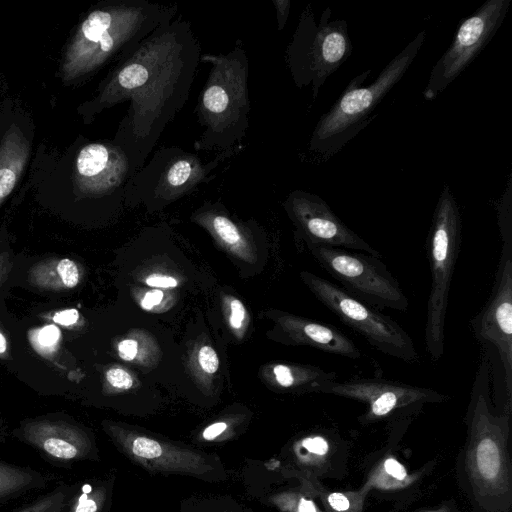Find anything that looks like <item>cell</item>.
Returning a JSON list of instances; mask_svg holds the SVG:
<instances>
[{"label": "cell", "mask_w": 512, "mask_h": 512, "mask_svg": "<svg viewBox=\"0 0 512 512\" xmlns=\"http://www.w3.org/2000/svg\"><path fill=\"white\" fill-rule=\"evenodd\" d=\"M230 310H231L230 317H229L230 325L233 328L238 329L242 326V322L245 318V314H246L245 307L241 303V301H239L238 299H233L230 303Z\"/></svg>", "instance_id": "cell-29"}, {"label": "cell", "mask_w": 512, "mask_h": 512, "mask_svg": "<svg viewBox=\"0 0 512 512\" xmlns=\"http://www.w3.org/2000/svg\"><path fill=\"white\" fill-rule=\"evenodd\" d=\"M35 124L12 98L0 103V207L21 183L33 158Z\"/></svg>", "instance_id": "cell-16"}, {"label": "cell", "mask_w": 512, "mask_h": 512, "mask_svg": "<svg viewBox=\"0 0 512 512\" xmlns=\"http://www.w3.org/2000/svg\"><path fill=\"white\" fill-rule=\"evenodd\" d=\"M146 284L152 287L170 288L176 287L177 281L170 276L152 275L146 279Z\"/></svg>", "instance_id": "cell-34"}, {"label": "cell", "mask_w": 512, "mask_h": 512, "mask_svg": "<svg viewBox=\"0 0 512 512\" xmlns=\"http://www.w3.org/2000/svg\"><path fill=\"white\" fill-rule=\"evenodd\" d=\"M105 431L125 455L151 472L202 476L213 470L208 459L197 451L112 424H106Z\"/></svg>", "instance_id": "cell-17"}, {"label": "cell", "mask_w": 512, "mask_h": 512, "mask_svg": "<svg viewBox=\"0 0 512 512\" xmlns=\"http://www.w3.org/2000/svg\"><path fill=\"white\" fill-rule=\"evenodd\" d=\"M276 11L277 29L282 31L286 25L290 12V0H272Z\"/></svg>", "instance_id": "cell-28"}, {"label": "cell", "mask_w": 512, "mask_h": 512, "mask_svg": "<svg viewBox=\"0 0 512 512\" xmlns=\"http://www.w3.org/2000/svg\"><path fill=\"white\" fill-rule=\"evenodd\" d=\"M178 11L176 3L148 0H104L93 5L81 16L63 48L57 73L62 85L85 84L175 19Z\"/></svg>", "instance_id": "cell-2"}, {"label": "cell", "mask_w": 512, "mask_h": 512, "mask_svg": "<svg viewBox=\"0 0 512 512\" xmlns=\"http://www.w3.org/2000/svg\"><path fill=\"white\" fill-rule=\"evenodd\" d=\"M109 485L103 481L75 483L65 512H102Z\"/></svg>", "instance_id": "cell-20"}, {"label": "cell", "mask_w": 512, "mask_h": 512, "mask_svg": "<svg viewBox=\"0 0 512 512\" xmlns=\"http://www.w3.org/2000/svg\"><path fill=\"white\" fill-rule=\"evenodd\" d=\"M209 65L195 113L202 128L194 142L197 151L216 153L242 145L249 128V61L241 40L227 53H204Z\"/></svg>", "instance_id": "cell-4"}, {"label": "cell", "mask_w": 512, "mask_h": 512, "mask_svg": "<svg viewBox=\"0 0 512 512\" xmlns=\"http://www.w3.org/2000/svg\"><path fill=\"white\" fill-rule=\"evenodd\" d=\"M56 475L0 459V506L48 487Z\"/></svg>", "instance_id": "cell-18"}, {"label": "cell", "mask_w": 512, "mask_h": 512, "mask_svg": "<svg viewBox=\"0 0 512 512\" xmlns=\"http://www.w3.org/2000/svg\"><path fill=\"white\" fill-rule=\"evenodd\" d=\"M512 177L509 175L505 191L497 203L498 224L504 241V248H512Z\"/></svg>", "instance_id": "cell-22"}, {"label": "cell", "mask_w": 512, "mask_h": 512, "mask_svg": "<svg viewBox=\"0 0 512 512\" xmlns=\"http://www.w3.org/2000/svg\"><path fill=\"white\" fill-rule=\"evenodd\" d=\"M285 207L312 247L324 246L360 251L381 258V254L350 229L318 195L292 191Z\"/></svg>", "instance_id": "cell-15"}, {"label": "cell", "mask_w": 512, "mask_h": 512, "mask_svg": "<svg viewBox=\"0 0 512 512\" xmlns=\"http://www.w3.org/2000/svg\"><path fill=\"white\" fill-rule=\"evenodd\" d=\"M420 31L380 72L375 81L362 86L370 70L354 78L323 114L309 141V151L329 158L341 150L375 117L374 110L402 79L425 42Z\"/></svg>", "instance_id": "cell-5"}, {"label": "cell", "mask_w": 512, "mask_h": 512, "mask_svg": "<svg viewBox=\"0 0 512 512\" xmlns=\"http://www.w3.org/2000/svg\"><path fill=\"white\" fill-rule=\"evenodd\" d=\"M228 429V424L224 421H218L210 424L202 431V439L213 441L220 437Z\"/></svg>", "instance_id": "cell-30"}, {"label": "cell", "mask_w": 512, "mask_h": 512, "mask_svg": "<svg viewBox=\"0 0 512 512\" xmlns=\"http://www.w3.org/2000/svg\"><path fill=\"white\" fill-rule=\"evenodd\" d=\"M330 507L338 512L347 511L350 508V501L342 493H330L327 496Z\"/></svg>", "instance_id": "cell-32"}, {"label": "cell", "mask_w": 512, "mask_h": 512, "mask_svg": "<svg viewBox=\"0 0 512 512\" xmlns=\"http://www.w3.org/2000/svg\"><path fill=\"white\" fill-rule=\"evenodd\" d=\"M314 391L363 402L368 407V418L386 417L396 410L441 402L447 398L434 389L378 378L325 381L317 384Z\"/></svg>", "instance_id": "cell-14"}, {"label": "cell", "mask_w": 512, "mask_h": 512, "mask_svg": "<svg viewBox=\"0 0 512 512\" xmlns=\"http://www.w3.org/2000/svg\"><path fill=\"white\" fill-rule=\"evenodd\" d=\"M510 4L511 0H487L460 22L451 44L430 72L423 91L425 100H434L472 63L498 31Z\"/></svg>", "instance_id": "cell-11"}, {"label": "cell", "mask_w": 512, "mask_h": 512, "mask_svg": "<svg viewBox=\"0 0 512 512\" xmlns=\"http://www.w3.org/2000/svg\"><path fill=\"white\" fill-rule=\"evenodd\" d=\"M384 469L397 480H403L407 476L405 468L394 458H388L384 462Z\"/></svg>", "instance_id": "cell-33"}, {"label": "cell", "mask_w": 512, "mask_h": 512, "mask_svg": "<svg viewBox=\"0 0 512 512\" xmlns=\"http://www.w3.org/2000/svg\"><path fill=\"white\" fill-rule=\"evenodd\" d=\"M138 351V344L133 339L122 340L118 344V352L122 359L131 361L135 358Z\"/></svg>", "instance_id": "cell-31"}, {"label": "cell", "mask_w": 512, "mask_h": 512, "mask_svg": "<svg viewBox=\"0 0 512 512\" xmlns=\"http://www.w3.org/2000/svg\"><path fill=\"white\" fill-rule=\"evenodd\" d=\"M326 8L316 22L311 5L302 11L296 30L287 46L285 59L298 88L311 86L313 98L328 77L347 60L352 52L345 20L330 21Z\"/></svg>", "instance_id": "cell-8"}, {"label": "cell", "mask_w": 512, "mask_h": 512, "mask_svg": "<svg viewBox=\"0 0 512 512\" xmlns=\"http://www.w3.org/2000/svg\"><path fill=\"white\" fill-rule=\"evenodd\" d=\"M9 356L8 338L6 333L0 328V359H8Z\"/></svg>", "instance_id": "cell-37"}, {"label": "cell", "mask_w": 512, "mask_h": 512, "mask_svg": "<svg viewBox=\"0 0 512 512\" xmlns=\"http://www.w3.org/2000/svg\"><path fill=\"white\" fill-rule=\"evenodd\" d=\"M304 280L328 310L374 349L409 364L418 361L419 354L411 336L395 320L355 299L325 278L305 273Z\"/></svg>", "instance_id": "cell-9"}, {"label": "cell", "mask_w": 512, "mask_h": 512, "mask_svg": "<svg viewBox=\"0 0 512 512\" xmlns=\"http://www.w3.org/2000/svg\"><path fill=\"white\" fill-rule=\"evenodd\" d=\"M475 337L494 346L504 369L509 401L512 395V248H504L490 297L471 320Z\"/></svg>", "instance_id": "cell-13"}, {"label": "cell", "mask_w": 512, "mask_h": 512, "mask_svg": "<svg viewBox=\"0 0 512 512\" xmlns=\"http://www.w3.org/2000/svg\"><path fill=\"white\" fill-rule=\"evenodd\" d=\"M271 501L284 512H320L314 502L292 492L276 494Z\"/></svg>", "instance_id": "cell-23"}, {"label": "cell", "mask_w": 512, "mask_h": 512, "mask_svg": "<svg viewBox=\"0 0 512 512\" xmlns=\"http://www.w3.org/2000/svg\"><path fill=\"white\" fill-rule=\"evenodd\" d=\"M6 437L3 418L0 415V443H3Z\"/></svg>", "instance_id": "cell-38"}, {"label": "cell", "mask_w": 512, "mask_h": 512, "mask_svg": "<svg viewBox=\"0 0 512 512\" xmlns=\"http://www.w3.org/2000/svg\"><path fill=\"white\" fill-rule=\"evenodd\" d=\"M243 145L216 153L205 161L198 154L178 146H163L129 179L125 188L128 203L161 205L176 200L214 178V171Z\"/></svg>", "instance_id": "cell-7"}, {"label": "cell", "mask_w": 512, "mask_h": 512, "mask_svg": "<svg viewBox=\"0 0 512 512\" xmlns=\"http://www.w3.org/2000/svg\"><path fill=\"white\" fill-rule=\"evenodd\" d=\"M200 56L190 23L177 16L117 61L92 97L77 106V115L88 125L105 110L128 102L112 140L136 172L189 99Z\"/></svg>", "instance_id": "cell-1"}, {"label": "cell", "mask_w": 512, "mask_h": 512, "mask_svg": "<svg viewBox=\"0 0 512 512\" xmlns=\"http://www.w3.org/2000/svg\"><path fill=\"white\" fill-rule=\"evenodd\" d=\"M12 268V258L8 252L0 248V285L7 279Z\"/></svg>", "instance_id": "cell-35"}, {"label": "cell", "mask_w": 512, "mask_h": 512, "mask_svg": "<svg viewBox=\"0 0 512 512\" xmlns=\"http://www.w3.org/2000/svg\"><path fill=\"white\" fill-rule=\"evenodd\" d=\"M31 184L38 191H64L74 203H114L125 200V188L135 173L126 153L111 140L79 135L54 159L36 152Z\"/></svg>", "instance_id": "cell-3"}, {"label": "cell", "mask_w": 512, "mask_h": 512, "mask_svg": "<svg viewBox=\"0 0 512 512\" xmlns=\"http://www.w3.org/2000/svg\"><path fill=\"white\" fill-rule=\"evenodd\" d=\"M198 360L201 368L209 373H215L219 367V360L216 352L210 346H203L198 353Z\"/></svg>", "instance_id": "cell-26"}, {"label": "cell", "mask_w": 512, "mask_h": 512, "mask_svg": "<svg viewBox=\"0 0 512 512\" xmlns=\"http://www.w3.org/2000/svg\"><path fill=\"white\" fill-rule=\"evenodd\" d=\"M11 435L56 467L70 468L77 462L97 458L93 435L65 414L23 419Z\"/></svg>", "instance_id": "cell-12"}, {"label": "cell", "mask_w": 512, "mask_h": 512, "mask_svg": "<svg viewBox=\"0 0 512 512\" xmlns=\"http://www.w3.org/2000/svg\"><path fill=\"white\" fill-rule=\"evenodd\" d=\"M462 222L448 184L438 198L427 237L431 288L424 330L426 350L433 361L444 354V326L451 280L461 245Z\"/></svg>", "instance_id": "cell-6"}, {"label": "cell", "mask_w": 512, "mask_h": 512, "mask_svg": "<svg viewBox=\"0 0 512 512\" xmlns=\"http://www.w3.org/2000/svg\"><path fill=\"white\" fill-rule=\"evenodd\" d=\"M74 484L61 482L14 512H65Z\"/></svg>", "instance_id": "cell-21"}, {"label": "cell", "mask_w": 512, "mask_h": 512, "mask_svg": "<svg viewBox=\"0 0 512 512\" xmlns=\"http://www.w3.org/2000/svg\"><path fill=\"white\" fill-rule=\"evenodd\" d=\"M27 278L32 286L39 289L65 291L79 284L81 270L73 259L52 257L35 263L29 269Z\"/></svg>", "instance_id": "cell-19"}, {"label": "cell", "mask_w": 512, "mask_h": 512, "mask_svg": "<svg viewBox=\"0 0 512 512\" xmlns=\"http://www.w3.org/2000/svg\"><path fill=\"white\" fill-rule=\"evenodd\" d=\"M106 380L108 383L119 389H129L133 385L131 375L121 368H111L106 372Z\"/></svg>", "instance_id": "cell-25"}, {"label": "cell", "mask_w": 512, "mask_h": 512, "mask_svg": "<svg viewBox=\"0 0 512 512\" xmlns=\"http://www.w3.org/2000/svg\"><path fill=\"white\" fill-rule=\"evenodd\" d=\"M163 299V292L160 290L149 291L141 301V306L145 310H150L158 305Z\"/></svg>", "instance_id": "cell-36"}, {"label": "cell", "mask_w": 512, "mask_h": 512, "mask_svg": "<svg viewBox=\"0 0 512 512\" xmlns=\"http://www.w3.org/2000/svg\"><path fill=\"white\" fill-rule=\"evenodd\" d=\"M300 444L301 449L318 456L325 455L329 450L327 441L319 436L304 438Z\"/></svg>", "instance_id": "cell-27"}, {"label": "cell", "mask_w": 512, "mask_h": 512, "mask_svg": "<svg viewBox=\"0 0 512 512\" xmlns=\"http://www.w3.org/2000/svg\"><path fill=\"white\" fill-rule=\"evenodd\" d=\"M209 222L215 233L227 244L234 245L241 239L237 225L222 213L210 212Z\"/></svg>", "instance_id": "cell-24"}, {"label": "cell", "mask_w": 512, "mask_h": 512, "mask_svg": "<svg viewBox=\"0 0 512 512\" xmlns=\"http://www.w3.org/2000/svg\"><path fill=\"white\" fill-rule=\"evenodd\" d=\"M313 256L355 299L375 308L405 312L409 300L379 257L343 248L316 246Z\"/></svg>", "instance_id": "cell-10"}]
</instances>
